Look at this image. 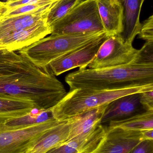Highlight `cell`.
<instances>
[{
	"instance_id": "obj_8",
	"label": "cell",
	"mask_w": 153,
	"mask_h": 153,
	"mask_svg": "<svg viewBox=\"0 0 153 153\" xmlns=\"http://www.w3.org/2000/svg\"><path fill=\"white\" fill-rule=\"evenodd\" d=\"M109 36L106 35L57 58L49 64V69L54 75L58 76L77 67H87L94 59L101 45Z\"/></svg>"
},
{
	"instance_id": "obj_15",
	"label": "cell",
	"mask_w": 153,
	"mask_h": 153,
	"mask_svg": "<svg viewBox=\"0 0 153 153\" xmlns=\"http://www.w3.org/2000/svg\"><path fill=\"white\" fill-rule=\"evenodd\" d=\"M104 30L109 36L123 30V7L118 0H96Z\"/></svg>"
},
{
	"instance_id": "obj_26",
	"label": "cell",
	"mask_w": 153,
	"mask_h": 153,
	"mask_svg": "<svg viewBox=\"0 0 153 153\" xmlns=\"http://www.w3.org/2000/svg\"><path fill=\"white\" fill-rule=\"evenodd\" d=\"M140 100L146 111H153V90L141 93Z\"/></svg>"
},
{
	"instance_id": "obj_1",
	"label": "cell",
	"mask_w": 153,
	"mask_h": 153,
	"mask_svg": "<svg viewBox=\"0 0 153 153\" xmlns=\"http://www.w3.org/2000/svg\"><path fill=\"white\" fill-rule=\"evenodd\" d=\"M48 67H40L15 51L0 49V97L26 100L39 109L55 106L66 94Z\"/></svg>"
},
{
	"instance_id": "obj_17",
	"label": "cell",
	"mask_w": 153,
	"mask_h": 153,
	"mask_svg": "<svg viewBox=\"0 0 153 153\" xmlns=\"http://www.w3.org/2000/svg\"><path fill=\"white\" fill-rule=\"evenodd\" d=\"M70 128V119L62 120L46 131L27 153H46L65 143L68 138Z\"/></svg>"
},
{
	"instance_id": "obj_6",
	"label": "cell",
	"mask_w": 153,
	"mask_h": 153,
	"mask_svg": "<svg viewBox=\"0 0 153 153\" xmlns=\"http://www.w3.org/2000/svg\"><path fill=\"white\" fill-rule=\"evenodd\" d=\"M138 50L124 43L119 35L108 37L101 45L95 57L87 67L97 69L133 63Z\"/></svg>"
},
{
	"instance_id": "obj_28",
	"label": "cell",
	"mask_w": 153,
	"mask_h": 153,
	"mask_svg": "<svg viewBox=\"0 0 153 153\" xmlns=\"http://www.w3.org/2000/svg\"><path fill=\"white\" fill-rule=\"evenodd\" d=\"M16 1V0H0V1L1 2H10L12 1Z\"/></svg>"
},
{
	"instance_id": "obj_7",
	"label": "cell",
	"mask_w": 153,
	"mask_h": 153,
	"mask_svg": "<svg viewBox=\"0 0 153 153\" xmlns=\"http://www.w3.org/2000/svg\"><path fill=\"white\" fill-rule=\"evenodd\" d=\"M62 121L54 119L26 128L0 131V153H27L46 131Z\"/></svg>"
},
{
	"instance_id": "obj_5",
	"label": "cell",
	"mask_w": 153,
	"mask_h": 153,
	"mask_svg": "<svg viewBox=\"0 0 153 153\" xmlns=\"http://www.w3.org/2000/svg\"><path fill=\"white\" fill-rule=\"evenodd\" d=\"M50 35L85 34L105 31L96 0L78 4L65 16L50 26Z\"/></svg>"
},
{
	"instance_id": "obj_22",
	"label": "cell",
	"mask_w": 153,
	"mask_h": 153,
	"mask_svg": "<svg viewBox=\"0 0 153 153\" xmlns=\"http://www.w3.org/2000/svg\"><path fill=\"white\" fill-rule=\"evenodd\" d=\"M134 64L153 65V42H146L138 53Z\"/></svg>"
},
{
	"instance_id": "obj_12",
	"label": "cell",
	"mask_w": 153,
	"mask_h": 153,
	"mask_svg": "<svg viewBox=\"0 0 153 153\" xmlns=\"http://www.w3.org/2000/svg\"><path fill=\"white\" fill-rule=\"evenodd\" d=\"M57 2L28 14L0 19V39L19 30L47 20L48 13Z\"/></svg>"
},
{
	"instance_id": "obj_24",
	"label": "cell",
	"mask_w": 153,
	"mask_h": 153,
	"mask_svg": "<svg viewBox=\"0 0 153 153\" xmlns=\"http://www.w3.org/2000/svg\"><path fill=\"white\" fill-rule=\"evenodd\" d=\"M140 39L146 42H153V16L151 15L141 25L138 34Z\"/></svg>"
},
{
	"instance_id": "obj_11",
	"label": "cell",
	"mask_w": 153,
	"mask_h": 153,
	"mask_svg": "<svg viewBox=\"0 0 153 153\" xmlns=\"http://www.w3.org/2000/svg\"><path fill=\"white\" fill-rule=\"evenodd\" d=\"M47 20L23 29L0 39V49L19 51L46 37L51 33V27Z\"/></svg>"
},
{
	"instance_id": "obj_20",
	"label": "cell",
	"mask_w": 153,
	"mask_h": 153,
	"mask_svg": "<svg viewBox=\"0 0 153 153\" xmlns=\"http://www.w3.org/2000/svg\"><path fill=\"white\" fill-rule=\"evenodd\" d=\"M106 126L136 131L153 129V111H146L123 120L111 122Z\"/></svg>"
},
{
	"instance_id": "obj_2",
	"label": "cell",
	"mask_w": 153,
	"mask_h": 153,
	"mask_svg": "<svg viewBox=\"0 0 153 153\" xmlns=\"http://www.w3.org/2000/svg\"><path fill=\"white\" fill-rule=\"evenodd\" d=\"M70 91L75 89L113 90L153 85V65L132 63L101 68H79L67 74Z\"/></svg>"
},
{
	"instance_id": "obj_3",
	"label": "cell",
	"mask_w": 153,
	"mask_h": 153,
	"mask_svg": "<svg viewBox=\"0 0 153 153\" xmlns=\"http://www.w3.org/2000/svg\"><path fill=\"white\" fill-rule=\"evenodd\" d=\"M153 90V85L113 90L75 89L69 91L51 109L56 120H66L110 102L119 97Z\"/></svg>"
},
{
	"instance_id": "obj_4",
	"label": "cell",
	"mask_w": 153,
	"mask_h": 153,
	"mask_svg": "<svg viewBox=\"0 0 153 153\" xmlns=\"http://www.w3.org/2000/svg\"><path fill=\"white\" fill-rule=\"evenodd\" d=\"M105 31L85 34L53 35L18 51V53L38 67H48L57 58L106 35Z\"/></svg>"
},
{
	"instance_id": "obj_19",
	"label": "cell",
	"mask_w": 153,
	"mask_h": 153,
	"mask_svg": "<svg viewBox=\"0 0 153 153\" xmlns=\"http://www.w3.org/2000/svg\"><path fill=\"white\" fill-rule=\"evenodd\" d=\"M35 108L33 102L26 100L0 97V123L28 114Z\"/></svg>"
},
{
	"instance_id": "obj_16",
	"label": "cell",
	"mask_w": 153,
	"mask_h": 153,
	"mask_svg": "<svg viewBox=\"0 0 153 153\" xmlns=\"http://www.w3.org/2000/svg\"><path fill=\"white\" fill-rule=\"evenodd\" d=\"M107 105L101 106L70 118V131L66 142L85 136L93 132L101 125V120Z\"/></svg>"
},
{
	"instance_id": "obj_21",
	"label": "cell",
	"mask_w": 153,
	"mask_h": 153,
	"mask_svg": "<svg viewBox=\"0 0 153 153\" xmlns=\"http://www.w3.org/2000/svg\"><path fill=\"white\" fill-rule=\"evenodd\" d=\"M83 0H59L49 10L47 16V23L51 26L65 16Z\"/></svg>"
},
{
	"instance_id": "obj_27",
	"label": "cell",
	"mask_w": 153,
	"mask_h": 153,
	"mask_svg": "<svg viewBox=\"0 0 153 153\" xmlns=\"http://www.w3.org/2000/svg\"><path fill=\"white\" fill-rule=\"evenodd\" d=\"M143 139H149L153 140V129H147V130L141 131Z\"/></svg>"
},
{
	"instance_id": "obj_23",
	"label": "cell",
	"mask_w": 153,
	"mask_h": 153,
	"mask_svg": "<svg viewBox=\"0 0 153 153\" xmlns=\"http://www.w3.org/2000/svg\"><path fill=\"white\" fill-rule=\"evenodd\" d=\"M59 0H16L10 2L0 1V11L14 7L38 3H52Z\"/></svg>"
},
{
	"instance_id": "obj_25",
	"label": "cell",
	"mask_w": 153,
	"mask_h": 153,
	"mask_svg": "<svg viewBox=\"0 0 153 153\" xmlns=\"http://www.w3.org/2000/svg\"><path fill=\"white\" fill-rule=\"evenodd\" d=\"M130 153H153V140L143 139L133 148Z\"/></svg>"
},
{
	"instance_id": "obj_10",
	"label": "cell",
	"mask_w": 153,
	"mask_h": 153,
	"mask_svg": "<svg viewBox=\"0 0 153 153\" xmlns=\"http://www.w3.org/2000/svg\"><path fill=\"white\" fill-rule=\"evenodd\" d=\"M140 93L125 95L110 102L103 112L101 125L107 126L110 122L123 120L146 111L140 102Z\"/></svg>"
},
{
	"instance_id": "obj_14",
	"label": "cell",
	"mask_w": 153,
	"mask_h": 153,
	"mask_svg": "<svg viewBox=\"0 0 153 153\" xmlns=\"http://www.w3.org/2000/svg\"><path fill=\"white\" fill-rule=\"evenodd\" d=\"M123 7V30L119 34L124 43L133 45L142 23L140 15L145 0H118Z\"/></svg>"
},
{
	"instance_id": "obj_13",
	"label": "cell",
	"mask_w": 153,
	"mask_h": 153,
	"mask_svg": "<svg viewBox=\"0 0 153 153\" xmlns=\"http://www.w3.org/2000/svg\"><path fill=\"white\" fill-rule=\"evenodd\" d=\"M107 127L99 125L88 135L65 142L46 153H93L104 137Z\"/></svg>"
},
{
	"instance_id": "obj_18",
	"label": "cell",
	"mask_w": 153,
	"mask_h": 153,
	"mask_svg": "<svg viewBox=\"0 0 153 153\" xmlns=\"http://www.w3.org/2000/svg\"><path fill=\"white\" fill-rule=\"evenodd\" d=\"M51 109H39L35 108L28 114L6 120L0 123V131L26 128L55 119Z\"/></svg>"
},
{
	"instance_id": "obj_9",
	"label": "cell",
	"mask_w": 153,
	"mask_h": 153,
	"mask_svg": "<svg viewBox=\"0 0 153 153\" xmlns=\"http://www.w3.org/2000/svg\"><path fill=\"white\" fill-rule=\"evenodd\" d=\"M106 126L104 137L93 153H130L143 140L141 131Z\"/></svg>"
}]
</instances>
